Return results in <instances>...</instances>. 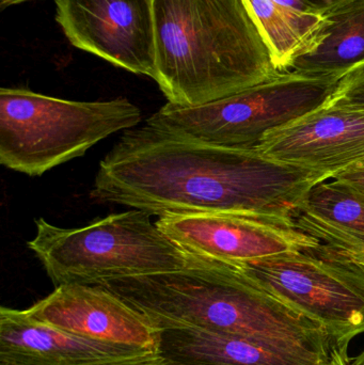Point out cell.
<instances>
[{"label":"cell","mask_w":364,"mask_h":365,"mask_svg":"<svg viewBox=\"0 0 364 365\" xmlns=\"http://www.w3.org/2000/svg\"><path fill=\"white\" fill-rule=\"evenodd\" d=\"M280 6H284L293 12L298 13L303 15H318L322 13L318 12L314 6H312L309 2L306 0H275Z\"/></svg>","instance_id":"ffe728a7"},{"label":"cell","mask_w":364,"mask_h":365,"mask_svg":"<svg viewBox=\"0 0 364 365\" xmlns=\"http://www.w3.org/2000/svg\"><path fill=\"white\" fill-rule=\"evenodd\" d=\"M156 225L187 252L233 265L320 246L294 220L264 215H169L160 217Z\"/></svg>","instance_id":"ba28073f"},{"label":"cell","mask_w":364,"mask_h":365,"mask_svg":"<svg viewBox=\"0 0 364 365\" xmlns=\"http://www.w3.org/2000/svg\"><path fill=\"white\" fill-rule=\"evenodd\" d=\"M340 81L286 71L239 93L199 106L167 103L147 124L207 145L256 150L269 133L326 105Z\"/></svg>","instance_id":"8992f818"},{"label":"cell","mask_w":364,"mask_h":365,"mask_svg":"<svg viewBox=\"0 0 364 365\" xmlns=\"http://www.w3.org/2000/svg\"><path fill=\"white\" fill-rule=\"evenodd\" d=\"M331 178L266 158L173 136L145 123L123 133L100 163L90 197L151 216L234 212L294 220Z\"/></svg>","instance_id":"6da1fadb"},{"label":"cell","mask_w":364,"mask_h":365,"mask_svg":"<svg viewBox=\"0 0 364 365\" xmlns=\"http://www.w3.org/2000/svg\"><path fill=\"white\" fill-rule=\"evenodd\" d=\"M350 361H337L335 362V364H333V365H348V364H350Z\"/></svg>","instance_id":"d4e9b609"},{"label":"cell","mask_w":364,"mask_h":365,"mask_svg":"<svg viewBox=\"0 0 364 365\" xmlns=\"http://www.w3.org/2000/svg\"><path fill=\"white\" fill-rule=\"evenodd\" d=\"M348 365H364V351L356 356L354 359L350 360Z\"/></svg>","instance_id":"cb8c5ba5"},{"label":"cell","mask_w":364,"mask_h":365,"mask_svg":"<svg viewBox=\"0 0 364 365\" xmlns=\"http://www.w3.org/2000/svg\"><path fill=\"white\" fill-rule=\"evenodd\" d=\"M32 1V0H0V6L1 9L8 8V6H15V4H23V2Z\"/></svg>","instance_id":"603a6c76"},{"label":"cell","mask_w":364,"mask_h":365,"mask_svg":"<svg viewBox=\"0 0 364 365\" xmlns=\"http://www.w3.org/2000/svg\"><path fill=\"white\" fill-rule=\"evenodd\" d=\"M271 49L280 72L306 51L323 21V14L303 15L280 6L275 0H245Z\"/></svg>","instance_id":"2e32d148"},{"label":"cell","mask_w":364,"mask_h":365,"mask_svg":"<svg viewBox=\"0 0 364 365\" xmlns=\"http://www.w3.org/2000/svg\"><path fill=\"white\" fill-rule=\"evenodd\" d=\"M36 225L27 246L56 287L175 272L196 259L136 208L83 227H57L43 218Z\"/></svg>","instance_id":"277c9868"},{"label":"cell","mask_w":364,"mask_h":365,"mask_svg":"<svg viewBox=\"0 0 364 365\" xmlns=\"http://www.w3.org/2000/svg\"><path fill=\"white\" fill-rule=\"evenodd\" d=\"M294 221L322 244L364 248V197L335 180L318 182L309 191Z\"/></svg>","instance_id":"9a60e30c"},{"label":"cell","mask_w":364,"mask_h":365,"mask_svg":"<svg viewBox=\"0 0 364 365\" xmlns=\"http://www.w3.org/2000/svg\"><path fill=\"white\" fill-rule=\"evenodd\" d=\"M364 66V0H350L323 14L316 36L288 71L342 79Z\"/></svg>","instance_id":"5bb4252c"},{"label":"cell","mask_w":364,"mask_h":365,"mask_svg":"<svg viewBox=\"0 0 364 365\" xmlns=\"http://www.w3.org/2000/svg\"><path fill=\"white\" fill-rule=\"evenodd\" d=\"M256 150L271 160L331 179L364 163V111L329 101L269 133Z\"/></svg>","instance_id":"30bf717a"},{"label":"cell","mask_w":364,"mask_h":365,"mask_svg":"<svg viewBox=\"0 0 364 365\" xmlns=\"http://www.w3.org/2000/svg\"><path fill=\"white\" fill-rule=\"evenodd\" d=\"M320 248L333 257L354 264L364 272V252L363 251L350 248V247L329 246V245L321 244V242Z\"/></svg>","instance_id":"d6986e66"},{"label":"cell","mask_w":364,"mask_h":365,"mask_svg":"<svg viewBox=\"0 0 364 365\" xmlns=\"http://www.w3.org/2000/svg\"><path fill=\"white\" fill-rule=\"evenodd\" d=\"M155 349L98 342L34 321L26 310H0V365H145Z\"/></svg>","instance_id":"7c38bea8"},{"label":"cell","mask_w":364,"mask_h":365,"mask_svg":"<svg viewBox=\"0 0 364 365\" xmlns=\"http://www.w3.org/2000/svg\"><path fill=\"white\" fill-rule=\"evenodd\" d=\"M331 179L341 182L357 195L364 197V164L357 165L333 175Z\"/></svg>","instance_id":"ac0fdd59"},{"label":"cell","mask_w":364,"mask_h":365,"mask_svg":"<svg viewBox=\"0 0 364 365\" xmlns=\"http://www.w3.org/2000/svg\"><path fill=\"white\" fill-rule=\"evenodd\" d=\"M331 102L348 105L364 111V66L340 81Z\"/></svg>","instance_id":"e0dca14e"},{"label":"cell","mask_w":364,"mask_h":365,"mask_svg":"<svg viewBox=\"0 0 364 365\" xmlns=\"http://www.w3.org/2000/svg\"><path fill=\"white\" fill-rule=\"evenodd\" d=\"M26 312L34 321L83 338L158 351L160 329L100 285H59Z\"/></svg>","instance_id":"8fae6325"},{"label":"cell","mask_w":364,"mask_h":365,"mask_svg":"<svg viewBox=\"0 0 364 365\" xmlns=\"http://www.w3.org/2000/svg\"><path fill=\"white\" fill-rule=\"evenodd\" d=\"M363 164H364V163H363Z\"/></svg>","instance_id":"484cf974"},{"label":"cell","mask_w":364,"mask_h":365,"mask_svg":"<svg viewBox=\"0 0 364 365\" xmlns=\"http://www.w3.org/2000/svg\"><path fill=\"white\" fill-rule=\"evenodd\" d=\"M269 293L316 322L348 354L364 334V272L324 252L291 251L237 265Z\"/></svg>","instance_id":"52a82bcc"},{"label":"cell","mask_w":364,"mask_h":365,"mask_svg":"<svg viewBox=\"0 0 364 365\" xmlns=\"http://www.w3.org/2000/svg\"><path fill=\"white\" fill-rule=\"evenodd\" d=\"M158 351L166 359L198 365H333L350 360L196 328L160 330Z\"/></svg>","instance_id":"4fadbf2b"},{"label":"cell","mask_w":364,"mask_h":365,"mask_svg":"<svg viewBox=\"0 0 364 365\" xmlns=\"http://www.w3.org/2000/svg\"><path fill=\"white\" fill-rule=\"evenodd\" d=\"M145 365H198V364H184V362L173 361V360L166 359V358H164V357H162V356H160V357H158L157 359L154 360V361L151 362V364H147Z\"/></svg>","instance_id":"7402d4cb"},{"label":"cell","mask_w":364,"mask_h":365,"mask_svg":"<svg viewBox=\"0 0 364 365\" xmlns=\"http://www.w3.org/2000/svg\"><path fill=\"white\" fill-rule=\"evenodd\" d=\"M141 118L140 108L128 98L79 102L1 88L0 164L41 177L110 135L137 128Z\"/></svg>","instance_id":"5b68a950"},{"label":"cell","mask_w":364,"mask_h":365,"mask_svg":"<svg viewBox=\"0 0 364 365\" xmlns=\"http://www.w3.org/2000/svg\"><path fill=\"white\" fill-rule=\"evenodd\" d=\"M95 285L121 298L160 330L196 328L350 360L323 326L233 264L196 255L183 269Z\"/></svg>","instance_id":"7a4b0ae2"},{"label":"cell","mask_w":364,"mask_h":365,"mask_svg":"<svg viewBox=\"0 0 364 365\" xmlns=\"http://www.w3.org/2000/svg\"><path fill=\"white\" fill-rule=\"evenodd\" d=\"M306 1L309 2L318 12L325 14L328 11L342 6V4H346V2L350 1V0H306Z\"/></svg>","instance_id":"44dd1931"},{"label":"cell","mask_w":364,"mask_h":365,"mask_svg":"<svg viewBox=\"0 0 364 365\" xmlns=\"http://www.w3.org/2000/svg\"><path fill=\"white\" fill-rule=\"evenodd\" d=\"M56 19L77 48L154 78V0H56Z\"/></svg>","instance_id":"9c48e42d"},{"label":"cell","mask_w":364,"mask_h":365,"mask_svg":"<svg viewBox=\"0 0 364 365\" xmlns=\"http://www.w3.org/2000/svg\"><path fill=\"white\" fill-rule=\"evenodd\" d=\"M155 75L168 103L199 106L279 74L245 0H154Z\"/></svg>","instance_id":"3957f363"}]
</instances>
